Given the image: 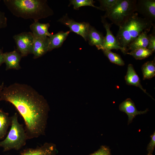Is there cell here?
<instances>
[{
  "label": "cell",
  "instance_id": "1",
  "mask_svg": "<svg viewBox=\"0 0 155 155\" xmlns=\"http://www.w3.org/2000/svg\"><path fill=\"white\" fill-rule=\"evenodd\" d=\"M11 103L23 118L28 139L44 135L50 110L47 100L31 86L15 83L4 86L0 101Z\"/></svg>",
  "mask_w": 155,
  "mask_h": 155
},
{
  "label": "cell",
  "instance_id": "2",
  "mask_svg": "<svg viewBox=\"0 0 155 155\" xmlns=\"http://www.w3.org/2000/svg\"><path fill=\"white\" fill-rule=\"evenodd\" d=\"M7 9L14 16L34 22L53 14L45 0H4Z\"/></svg>",
  "mask_w": 155,
  "mask_h": 155
},
{
  "label": "cell",
  "instance_id": "3",
  "mask_svg": "<svg viewBox=\"0 0 155 155\" xmlns=\"http://www.w3.org/2000/svg\"><path fill=\"white\" fill-rule=\"evenodd\" d=\"M153 24L152 21L139 17L137 13H133L119 27L116 37L119 45L127 53V49L130 44L143 32H149Z\"/></svg>",
  "mask_w": 155,
  "mask_h": 155
},
{
  "label": "cell",
  "instance_id": "4",
  "mask_svg": "<svg viewBox=\"0 0 155 155\" xmlns=\"http://www.w3.org/2000/svg\"><path fill=\"white\" fill-rule=\"evenodd\" d=\"M11 120L10 129L5 139L0 141V146L4 152L19 150L25 145L28 139L25 129L18 121L17 113L11 117Z\"/></svg>",
  "mask_w": 155,
  "mask_h": 155
},
{
  "label": "cell",
  "instance_id": "5",
  "mask_svg": "<svg viewBox=\"0 0 155 155\" xmlns=\"http://www.w3.org/2000/svg\"><path fill=\"white\" fill-rule=\"evenodd\" d=\"M136 0H119L103 16L119 27L136 11Z\"/></svg>",
  "mask_w": 155,
  "mask_h": 155
},
{
  "label": "cell",
  "instance_id": "6",
  "mask_svg": "<svg viewBox=\"0 0 155 155\" xmlns=\"http://www.w3.org/2000/svg\"><path fill=\"white\" fill-rule=\"evenodd\" d=\"M13 38L16 44L17 50L22 57L32 54L34 37L31 32H23L15 35Z\"/></svg>",
  "mask_w": 155,
  "mask_h": 155
},
{
  "label": "cell",
  "instance_id": "7",
  "mask_svg": "<svg viewBox=\"0 0 155 155\" xmlns=\"http://www.w3.org/2000/svg\"><path fill=\"white\" fill-rule=\"evenodd\" d=\"M69 27L72 31L82 36L86 41H87V36L90 24L85 22H77L69 18L67 14L58 21Z\"/></svg>",
  "mask_w": 155,
  "mask_h": 155
},
{
  "label": "cell",
  "instance_id": "8",
  "mask_svg": "<svg viewBox=\"0 0 155 155\" xmlns=\"http://www.w3.org/2000/svg\"><path fill=\"white\" fill-rule=\"evenodd\" d=\"M101 22L106 31L104 45L101 50L111 51L112 49L120 50L124 54L127 53L125 50L120 46L115 37L110 30L112 23L108 22L106 19L103 16L101 17Z\"/></svg>",
  "mask_w": 155,
  "mask_h": 155
},
{
  "label": "cell",
  "instance_id": "9",
  "mask_svg": "<svg viewBox=\"0 0 155 155\" xmlns=\"http://www.w3.org/2000/svg\"><path fill=\"white\" fill-rule=\"evenodd\" d=\"M136 11L144 18L152 22L155 21V0H137Z\"/></svg>",
  "mask_w": 155,
  "mask_h": 155
},
{
  "label": "cell",
  "instance_id": "10",
  "mask_svg": "<svg viewBox=\"0 0 155 155\" xmlns=\"http://www.w3.org/2000/svg\"><path fill=\"white\" fill-rule=\"evenodd\" d=\"M56 145L53 143L46 142L41 146L25 150L20 155H56Z\"/></svg>",
  "mask_w": 155,
  "mask_h": 155
},
{
  "label": "cell",
  "instance_id": "11",
  "mask_svg": "<svg viewBox=\"0 0 155 155\" xmlns=\"http://www.w3.org/2000/svg\"><path fill=\"white\" fill-rule=\"evenodd\" d=\"M49 38L48 36L34 37L32 53L36 59L48 52Z\"/></svg>",
  "mask_w": 155,
  "mask_h": 155
},
{
  "label": "cell",
  "instance_id": "12",
  "mask_svg": "<svg viewBox=\"0 0 155 155\" xmlns=\"http://www.w3.org/2000/svg\"><path fill=\"white\" fill-rule=\"evenodd\" d=\"M120 111L125 113L128 117V124L131 123L133 119L137 115L146 113L148 109L143 111H138L136 108L134 102L130 98H128L123 102L119 106Z\"/></svg>",
  "mask_w": 155,
  "mask_h": 155
},
{
  "label": "cell",
  "instance_id": "13",
  "mask_svg": "<svg viewBox=\"0 0 155 155\" xmlns=\"http://www.w3.org/2000/svg\"><path fill=\"white\" fill-rule=\"evenodd\" d=\"M3 55L6 70L11 69L19 70L21 68L20 62L22 57L17 50L3 53Z\"/></svg>",
  "mask_w": 155,
  "mask_h": 155
},
{
  "label": "cell",
  "instance_id": "14",
  "mask_svg": "<svg viewBox=\"0 0 155 155\" xmlns=\"http://www.w3.org/2000/svg\"><path fill=\"white\" fill-rule=\"evenodd\" d=\"M104 39L105 37L102 33L90 25L87 38V40L90 45L95 46L98 50H101L104 44Z\"/></svg>",
  "mask_w": 155,
  "mask_h": 155
},
{
  "label": "cell",
  "instance_id": "15",
  "mask_svg": "<svg viewBox=\"0 0 155 155\" xmlns=\"http://www.w3.org/2000/svg\"><path fill=\"white\" fill-rule=\"evenodd\" d=\"M125 80L127 84L136 86L140 88L148 96L152 97L144 89L141 84L140 78L135 71L133 65H128L126 74L125 76Z\"/></svg>",
  "mask_w": 155,
  "mask_h": 155
},
{
  "label": "cell",
  "instance_id": "16",
  "mask_svg": "<svg viewBox=\"0 0 155 155\" xmlns=\"http://www.w3.org/2000/svg\"><path fill=\"white\" fill-rule=\"evenodd\" d=\"M70 31L64 32H59L55 34H51L49 37V45L48 51L61 47L70 32Z\"/></svg>",
  "mask_w": 155,
  "mask_h": 155
},
{
  "label": "cell",
  "instance_id": "17",
  "mask_svg": "<svg viewBox=\"0 0 155 155\" xmlns=\"http://www.w3.org/2000/svg\"><path fill=\"white\" fill-rule=\"evenodd\" d=\"M50 26L49 23H41L38 21L34 22L30 26L34 37L48 36L52 34L48 31Z\"/></svg>",
  "mask_w": 155,
  "mask_h": 155
},
{
  "label": "cell",
  "instance_id": "18",
  "mask_svg": "<svg viewBox=\"0 0 155 155\" xmlns=\"http://www.w3.org/2000/svg\"><path fill=\"white\" fill-rule=\"evenodd\" d=\"M148 32L142 33L128 46L127 50L132 51L140 48H147L148 45Z\"/></svg>",
  "mask_w": 155,
  "mask_h": 155
},
{
  "label": "cell",
  "instance_id": "19",
  "mask_svg": "<svg viewBox=\"0 0 155 155\" xmlns=\"http://www.w3.org/2000/svg\"><path fill=\"white\" fill-rule=\"evenodd\" d=\"M11 123L9 114L0 109V140L4 137Z\"/></svg>",
  "mask_w": 155,
  "mask_h": 155
},
{
  "label": "cell",
  "instance_id": "20",
  "mask_svg": "<svg viewBox=\"0 0 155 155\" xmlns=\"http://www.w3.org/2000/svg\"><path fill=\"white\" fill-rule=\"evenodd\" d=\"M142 70L143 79H149L155 75V58L152 61H147L142 66Z\"/></svg>",
  "mask_w": 155,
  "mask_h": 155
},
{
  "label": "cell",
  "instance_id": "21",
  "mask_svg": "<svg viewBox=\"0 0 155 155\" xmlns=\"http://www.w3.org/2000/svg\"><path fill=\"white\" fill-rule=\"evenodd\" d=\"M153 53L152 51L147 48H140L128 52L126 54L132 56L136 60H141L148 57Z\"/></svg>",
  "mask_w": 155,
  "mask_h": 155
},
{
  "label": "cell",
  "instance_id": "22",
  "mask_svg": "<svg viewBox=\"0 0 155 155\" xmlns=\"http://www.w3.org/2000/svg\"><path fill=\"white\" fill-rule=\"evenodd\" d=\"M102 51L104 55L112 63L120 66H123L125 65L124 61L119 54L113 53L111 51Z\"/></svg>",
  "mask_w": 155,
  "mask_h": 155
},
{
  "label": "cell",
  "instance_id": "23",
  "mask_svg": "<svg viewBox=\"0 0 155 155\" xmlns=\"http://www.w3.org/2000/svg\"><path fill=\"white\" fill-rule=\"evenodd\" d=\"M95 2L93 0H71L70 1V5L73 6V9H78L82 7L91 6L100 9L99 7L94 5Z\"/></svg>",
  "mask_w": 155,
  "mask_h": 155
},
{
  "label": "cell",
  "instance_id": "24",
  "mask_svg": "<svg viewBox=\"0 0 155 155\" xmlns=\"http://www.w3.org/2000/svg\"><path fill=\"white\" fill-rule=\"evenodd\" d=\"M119 0H99L100 10L106 12L109 10L119 1Z\"/></svg>",
  "mask_w": 155,
  "mask_h": 155
},
{
  "label": "cell",
  "instance_id": "25",
  "mask_svg": "<svg viewBox=\"0 0 155 155\" xmlns=\"http://www.w3.org/2000/svg\"><path fill=\"white\" fill-rule=\"evenodd\" d=\"M153 29L152 33L148 35V45L147 49L153 52L155 51V25L153 24Z\"/></svg>",
  "mask_w": 155,
  "mask_h": 155
},
{
  "label": "cell",
  "instance_id": "26",
  "mask_svg": "<svg viewBox=\"0 0 155 155\" xmlns=\"http://www.w3.org/2000/svg\"><path fill=\"white\" fill-rule=\"evenodd\" d=\"M89 155H111L110 151L108 147L102 146L97 151Z\"/></svg>",
  "mask_w": 155,
  "mask_h": 155
},
{
  "label": "cell",
  "instance_id": "27",
  "mask_svg": "<svg viewBox=\"0 0 155 155\" xmlns=\"http://www.w3.org/2000/svg\"><path fill=\"white\" fill-rule=\"evenodd\" d=\"M151 141L148 144L147 150L148 153L152 154L153 151L155 146V132L151 135Z\"/></svg>",
  "mask_w": 155,
  "mask_h": 155
},
{
  "label": "cell",
  "instance_id": "28",
  "mask_svg": "<svg viewBox=\"0 0 155 155\" xmlns=\"http://www.w3.org/2000/svg\"><path fill=\"white\" fill-rule=\"evenodd\" d=\"M7 26V19L5 13L0 11V29L6 28Z\"/></svg>",
  "mask_w": 155,
  "mask_h": 155
},
{
  "label": "cell",
  "instance_id": "29",
  "mask_svg": "<svg viewBox=\"0 0 155 155\" xmlns=\"http://www.w3.org/2000/svg\"><path fill=\"white\" fill-rule=\"evenodd\" d=\"M3 54V50L1 49H0V66L3 63H4Z\"/></svg>",
  "mask_w": 155,
  "mask_h": 155
},
{
  "label": "cell",
  "instance_id": "30",
  "mask_svg": "<svg viewBox=\"0 0 155 155\" xmlns=\"http://www.w3.org/2000/svg\"><path fill=\"white\" fill-rule=\"evenodd\" d=\"M4 86V83L3 82L0 85V94Z\"/></svg>",
  "mask_w": 155,
  "mask_h": 155
},
{
  "label": "cell",
  "instance_id": "31",
  "mask_svg": "<svg viewBox=\"0 0 155 155\" xmlns=\"http://www.w3.org/2000/svg\"><path fill=\"white\" fill-rule=\"evenodd\" d=\"M147 155H152V154L148 153Z\"/></svg>",
  "mask_w": 155,
  "mask_h": 155
}]
</instances>
